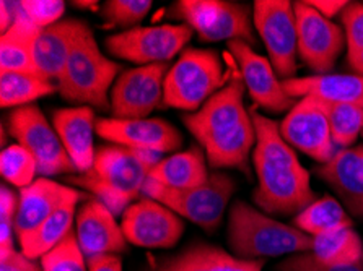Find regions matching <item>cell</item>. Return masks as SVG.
I'll list each match as a JSON object with an SVG mask.
<instances>
[{
  "instance_id": "1",
  "label": "cell",
  "mask_w": 363,
  "mask_h": 271,
  "mask_svg": "<svg viewBox=\"0 0 363 271\" xmlns=\"http://www.w3.org/2000/svg\"><path fill=\"white\" fill-rule=\"evenodd\" d=\"M245 81L235 64L230 79L196 113L186 114L184 125L203 148L212 168H236L250 173L247 163L256 145V129L245 106Z\"/></svg>"
},
{
  "instance_id": "2",
  "label": "cell",
  "mask_w": 363,
  "mask_h": 271,
  "mask_svg": "<svg viewBox=\"0 0 363 271\" xmlns=\"http://www.w3.org/2000/svg\"><path fill=\"white\" fill-rule=\"evenodd\" d=\"M256 129V145L252 149V164L257 175V189L252 200L264 213L290 217L311 204L316 198L311 189L310 173L303 168L295 149L284 140L280 124L250 109Z\"/></svg>"
},
{
  "instance_id": "3",
  "label": "cell",
  "mask_w": 363,
  "mask_h": 271,
  "mask_svg": "<svg viewBox=\"0 0 363 271\" xmlns=\"http://www.w3.org/2000/svg\"><path fill=\"white\" fill-rule=\"evenodd\" d=\"M160 161V153L106 145L96 149L90 171L69 180L91 192L116 217L139 198L152 168Z\"/></svg>"
},
{
  "instance_id": "4",
  "label": "cell",
  "mask_w": 363,
  "mask_h": 271,
  "mask_svg": "<svg viewBox=\"0 0 363 271\" xmlns=\"http://www.w3.org/2000/svg\"><path fill=\"white\" fill-rule=\"evenodd\" d=\"M228 246L233 257L256 260L313 252L315 239L251 204L235 202L228 217Z\"/></svg>"
},
{
  "instance_id": "5",
  "label": "cell",
  "mask_w": 363,
  "mask_h": 271,
  "mask_svg": "<svg viewBox=\"0 0 363 271\" xmlns=\"http://www.w3.org/2000/svg\"><path fill=\"white\" fill-rule=\"evenodd\" d=\"M119 70L123 67L104 57L91 28L82 21L62 75L57 80L59 95L67 103L106 110L111 108L109 88Z\"/></svg>"
},
{
  "instance_id": "6",
  "label": "cell",
  "mask_w": 363,
  "mask_h": 271,
  "mask_svg": "<svg viewBox=\"0 0 363 271\" xmlns=\"http://www.w3.org/2000/svg\"><path fill=\"white\" fill-rule=\"evenodd\" d=\"M230 71L212 49L189 47L168 70L163 85V103L169 108L196 113L227 85Z\"/></svg>"
},
{
  "instance_id": "7",
  "label": "cell",
  "mask_w": 363,
  "mask_h": 271,
  "mask_svg": "<svg viewBox=\"0 0 363 271\" xmlns=\"http://www.w3.org/2000/svg\"><path fill=\"white\" fill-rule=\"evenodd\" d=\"M233 192V179L223 173H213L206 184L186 190L169 189L155 180L147 179L142 190L145 197L160 202L181 218L192 221L208 232L222 223L223 213Z\"/></svg>"
},
{
  "instance_id": "8",
  "label": "cell",
  "mask_w": 363,
  "mask_h": 271,
  "mask_svg": "<svg viewBox=\"0 0 363 271\" xmlns=\"http://www.w3.org/2000/svg\"><path fill=\"white\" fill-rule=\"evenodd\" d=\"M176 18H181L201 41L240 40L252 46V15L247 5L228 0H179L173 5Z\"/></svg>"
},
{
  "instance_id": "9",
  "label": "cell",
  "mask_w": 363,
  "mask_h": 271,
  "mask_svg": "<svg viewBox=\"0 0 363 271\" xmlns=\"http://www.w3.org/2000/svg\"><path fill=\"white\" fill-rule=\"evenodd\" d=\"M252 21L279 79H295L298 28L294 4L289 0H256L252 4Z\"/></svg>"
},
{
  "instance_id": "10",
  "label": "cell",
  "mask_w": 363,
  "mask_h": 271,
  "mask_svg": "<svg viewBox=\"0 0 363 271\" xmlns=\"http://www.w3.org/2000/svg\"><path fill=\"white\" fill-rule=\"evenodd\" d=\"M9 132L18 145L33 153L41 175L77 173L56 129L48 122L36 104L15 108L9 114Z\"/></svg>"
},
{
  "instance_id": "11",
  "label": "cell",
  "mask_w": 363,
  "mask_h": 271,
  "mask_svg": "<svg viewBox=\"0 0 363 271\" xmlns=\"http://www.w3.org/2000/svg\"><path fill=\"white\" fill-rule=\"evenodd\" d=\"M192 31L188 25L135 26L106 40L108 52L114 57L142 65L168 64L191 41Z\"/></svg>"
},
{
  "instance_id": "12",
  "label": "cell",
  "mask_w": 363,
  "mask_h": 271,
  "mask_svg": "<svg viewBox=\"0 0 363 271\" xmlns=\"http://www.w3.org/2000/svg\"><path fill=\"white\" fill-rule=\"evenodd\" d=\"M298 28V57L316 75L331 74L345 44V35L333 20L324 18L308 2H294Z\"/></svg>"
},
{
  "instance_id": "13",
  "label": "cell",
  "mask_w": 363,
  "mask_h": 271,
  "mask_svg": "<svg viewBox=\"0 0 363 271\" xmlns=\"http://www.w3.org/2000/svg\"><path fill=\"white\" fill-rule=\"evenodd\" d=\"M168 64H152L124 70L109 93L114 119H147L163 103Z\"/></svg>"
},
{
  "instance_id": "14",
  "label": "cell",
  "mask_w": 363,
  "mask_h": 271,
  "mask_svg": "<svg viewBox=\"0 0 363 271\" xmlns=\"http://www.w3.org/2000/svg\"><path fill=\"white\" fill-rule=\"evenodd\" d=\"M280 134L291 148L300 149L321 164L331 161L339 151L333 142L321 101L315 96H305L296 101L280 122Z\"/></svg>"
},
{
  "instance_id": "15",
  "label": "cell",
  "mask_w": 363,
  "mask_h": 271,
  "mask_svg": "<svg viewBox=\"0 0 363 271\" xmlns=\"http://www.w3.org/2000/svg\"><path fill=\"white\" fill-rule=\"evenodd\" d=\"M121 228L130 244L147 248H172L184 232L179 214L160 202L144 197L123 213Z\"/></svg>"
},
{
  "instance_id": "16",
  "label": "cell",
  "mask_w": 363,
  "mask_h": 271,
  "mask_svg": "<svg viewBox=\"0 0 363 271\" xmlns=\"http://www.w3.org/2000/svg\"><path fill=\"white\" fill-rule=\"evenodd\" d=\"M228 51L235 64L238 65L255 106L274 114L290 113L296 104V99L289 96L284 90L282 81H279L272 64L252 51V47L245 41H228Z\"/></svg>"
},
{
  "instance_id": "17",
  "label": "cell",
  "mask_w": 363,
  "mask_h": 271,
  "mask_svg": "<svg viewBox=\"0 0 363 271\" xmlns=\"http://www.w3.org/2000/svg\"><path fill=\"white\" fill-rule=\"evenodd\" d=\"M96 135L113 145L160 154L173 153L183 145L178 129L163 119H98Z\"/></svg>"
},
{
  "instance_id": "18",
  "label": "cell",
  "mask_w": 363,
  "mask_h": 271,
  "mask_svg": "<svg viewBox=\"0 0 363 271\" xmlns=\"http://www.w3.org/2000/svg\"><path fill=\"white\" fill-rule=\"evenodd\" d=\"M75 234L86 258L125 252L128 239L114 214L98 198H88L77 212Z\"/></svg>"
},
{
  "instance_id": "19",
  "label": "cell",
  "mask_w": 363,
  "mask_h": 271,
  "mask_svg": "<svg viewBox=\"0 0 363 271\" xmlns=\"http://www.w3.org/2000/svg\"><path fill=\"white\" fill-rule=\"evenodd\" d=\"M18 197L20 203L15 218V234L18 239L35 231L64 204L88 200L82 192L60 185L48 177H40L31 185L20 189Z\"/></svg>"
},
{
  "instance_id": "20",
  "label": "cell",
  "mask_w": 363,
  "mask_h": 271,
  "mask_svg": "<svg viewBox=\"0 0 363 271\" xmlns=\"http://www.w3.org/2000/svg\"><path fill=\"white\" fill-rule=\"evenodd\" d=\"M52 124L77 168V173L84 174L90 171L96 154L93 146V135L96 132V117L93 109L90 106L57 109L52 114Z\"/></svg>"
},
{
  "instance_id": "21",
  "label": "cell",
  "mask_w": 363,
  "mask_h": 271,
  "mask_svg": "<svg viewBox=\"0 0 363 271\" xmlns=\"http://www.w3.org/2000/svg\"><path fill=\"white\" fill-rule=\"evenodd\" d=\"M342 200L349 214L363 218V146L339 149L335 156L316 169Z\"/></svg>"
},
{
  "instance_id": "22",
  "label": "cell",
  "mask_w": 363,
  "mask_h": 271,
  "mask_svg": "<svg viewBox=\"0 0 363 271\" xmlns=\"http://www.w3.org/2000/svg\"><path fill=\"white\" fill-rule=\"evenodd\" d=\"M284 90L291 98L315 96L324 101L350 104L363 109V76L360 75H311L282 81Z\"/></svg>"
},
{
  "instance_id": "23",
  "label": "cell",
  "mask_w": 363,
  "mask_h": 271,
  "mask_svg": "<svg viewBox=\"0 0 363 271\" xmlns=\"http://www.w3.org/2000/svg\"><path fill=\"white\" fill-rule=\"evenodd\" d=\"M80 25V20L65 18L41 30L35 46V60L43 79L49 81L60 79Z\"/></svg>"
},
{
  "instance_id": "24",
  "label": "cell",
  "mask_w": 363,
  "mask_h": 271,
  "mask_svg": "<svg viewBox=\"0 0 363 271\" xmlns=\"http://www.w3.org/2000/svg\"><path fill=\"white\" fill-rule=\"evenodd\" d=\"M40 33L41 28L33 25L20 8L13 26L0 38V74L20 71L41 76L35 60V46Z\"/></svg>"
},
{
  "instance_id": "25",
  "label": "cell",
  "mask_w": 363,
  "mask_h": 271,
  "mask_svg": "<svg viewBox=\"0 0 363 271\" xmlns=\"http://www.w3.org/2000/svg\"><path fill=\"white\" fill-rule=\"evenodd\" d=\"M207 164L203 151L199 148H192L188 151L174 153L173 156L163 158L155 164L148 174V179L158 182L169 189H194L206 184L208 180Z\"/></svg>"
},
{
  "instance_id": "26",
  "label": "cell",
  "mask_w": 363,
  "mask_h": 271,
  "mask_svg": "<svg viewBox=\"0 0 363 271\" xmlns=\"http://www.w3.org/2000/svg\"><path fill=\"white\" fill-rule=\"evenodd\" d=\"M77 203H67L60 207L56 213L51 214L35 231L20 237L21 253L30 260L43 258L49 250H52L60 241L69 236L75 218Z\"/></svg>"
},
{
  "instance_id": "27",
  "label": "cell",
  "mask_w": 363,
  "mask_h": 271,
  "mask_svg": "<svg viewBox=\"0 0 363 271\" xmlns=\"http://www.w3.org/2000/svg\"><path fill=\"white\" fill-rule=\"evenodd\" d=\"M294 226L310 237H320L329 232L352 228L347 209L335 198L324 195L296 214Z\"/></svg>"
},
{
  "instance_id": "28",
  "label": "cell",
  "mask_w": 363,
  "mask_h": 271,
  "mask_svg": "<svg viewBox=\"0 0 363 271\" xmlns=\"http://www.w3.org/2000/svg\"><path fill=\"white\" fill-rule=\"evenodd\" d=\"M56 91H59V88L43 76L20 74V71L0 74V106L4 109L28 106L36 99Z\"/></svg>"
},
{
  "instance_id": "29",
  "label": "cell",
  "mask_w": 363,
  "mask_h": 271,
  "mask_svg": "<svg viewBox=\"0 0 363 271\" xmlns=\"http://www.w3.org/2000/svg\"><path fill=\"white\" fill-rule=\"evenodd\" d=\"M313 239H315V246L311 253L318 262L329 267H347V265L362 262V239L352 228L329 232V234L313 237Z\"/></svg>"
},
{
  "instance_id": "30",
  "label": "cell",
  "mask_w": 363,
  "mask_h": 271,
  "mask_svg": "<svg viewBox=\"0 0 363 271\" xmlns=\"http://www.w3.org/2000/svg\"><path fill=\"white\" fill-rule=\"evenodd\" d=\"M320 101L328 117L335 148H350L357 137L363 134V109L350 106V104L324 101V99H320Z\"/></svg>"
},
{
  "instance_id": "31",
  "label": "cell",
  "mask_w": 363,
  "mask_h": 271,
  "mask_svg": "<svg viewBox=\"0 0 363 271\" xmlns=\"http://www.w3.org/2000/svg\"><path fill=\"white\" fill-rule=\"evenodd\" d=\"M227 255L222 248L199 244L167 260L155 271H225Z\"/></svg>"
},
{
  "instance_id": "32",
  "label": "cell",
  "mask_w": 363,
  "mask_h": 271,
  "mask_svg": "<svg viewBox=\"0 0 363 271\" xmlns=\"http://www.w3.org/2000/svg\"><path fill=\"white\" fill-rule=\"evenodd\" d=\"M0 171H2L4 179L18 189L31 185L36 180V174H40L36 158L33 156L30 149L18 145V143L2 149Z\"/></svg>"
},
{
  "instance_id": "33",
  "label": "cell",
  "mask_w": 363,
  "mask_h": 271,
  "mask_svg": "<svg viewBox=\"0 0 363 271\" xmlns=\"http://www.w3.org/2000/svg\"><path fill=\"white\" fill-rule=\"evenodd\" d=\"M41 268L43 271H88L86 257L79 246L75 231H70L65 239L41 258Z\"/></svg>"
},
{
  "instance_id": "34",
  "label": "cell",
  "mask_w": 363,
  "mask_h": 271,
  "mask_svg": "<svg viewBox=\"0 0 363 271\" xmlns=\"http://www.w3.org/2000/svg\"><path fill=\"white\" fill-rule=\"evenodd\" d=\"M150 0H109L103 7L104 28H125L139 25L152 8ZM135 28V26H134Z\"/></svg>"
},
{
  "instance_id": "35",
  "label": "cell",
  "mask_w": 363,
  "mask_h": 271,
  "mask_svg": "<svg viewBox=\"0 0 363 271\" xmlns=\"http://www.w3.org/2000/svg\"><path fill=\"white\" fill-rule=\"evenodd\" d=\"M20 8L33 25L44 30L62 20L65 4L60 0H20Z\"/></svg>"
},
{
  "instance_id": "36",
  "label": "cell",
  "mask_w": 363,
  "mask_h": 271,
  "mask_svg": "<svg viewBox=\"0 0 363 271\" xmlns=\"http://www.w3.org/2000/svg\"><path fill=\"white\" fill-rule=\"evenodd\" d=\"M344 26L347 55L357 54L363 49V4H350L340 13Z\"/></svg>"
},
{
  "instance_id": "37",
  "label": "cell",
  "mask_w": 363,
  "mask_h": 271,
  "mask_svg": "<svg viewBox=\"0 0 363 271\" xmlns=\"http://www.w3.org/2000/svg\"><path fill=\"white\" fill-rule=\"evenodd\" d=\"M276 271H363V265L360 262L357 265H347V267H329L318 262L311 252H306L285 258L277 265Z\"/></svg>"
},
{
  "instance_id": "38",
  "label": "cell",
  "mask_w": 363,
  "mask_h": 271,
  "mask_svg": "<svg viewBox=\"0 0 363 271\" xmlns=\"http://www.w3.org/2000/svg\"><path fill=\"white\" fill-rule=\"evenodd\" d=\"M0 271H43V268L21 252H13L9 257L0 258Z\"/></svg>"
},
{
  "instance_id": "39",
  "label": "cell",
  "mask_w": 363,
  "mask_h": 271,
  "mask_svg": "<svg viewBox=\"0 0 363 271\" xmlns=\"http://www.w3.org/2000/svg\"><path fill=\"white\" fill-rule=\"evenodd\" d=\"M18 203L20 197H16L15 192L10 190L7 185H2V189H0V221L15 223Z\"/></svg>"
},
{
  "instance_id": "40",
  "label": "cell",
  "mask_w": 363,
  "mask_h": 271,
  "mask_svg": "<svg viewBox=\"0 0 363 271\" xmlns=\"http://www.w3.org/2000/svg\"><path fill=\"white\" fill-rule=\"evenodd\" d=\"M308 4L328 20H331L337 15L340 16L344 8L349 5L347 0H308Z\"/></svg>"
},
{
  "instance_id": "41",
  "label": "cell",
  "mask_w": 363,
  "mask_h": 271,
  "mask_svg": "<svg viewBox=\"0 0 363 271\" xmlns=\"http://www.w3.org/2000/svg\"><path fill=\"white\" fill-rule=\"evenodd\" d=\"M88 271H123V262L118 255H100L86 258Z\"/></svg>"
},
{
  "instance_id": "42",
  "label": "cell",
  "mask_w": 363,
  "mask_h": 271,
  "mask_svg": "<svg viewBox=\"0 0 363 271\" xmlns=\"http://www.w3.org/2000/svg\"><path fill=\"white\" fill-rule=\"evenodd\" d=\"M18 13L20 2H7V0H4L0 4V16H2V20H0V30H2V35L13 26L15 20L18 18Z\"/></svg>"
},
{
  "instance_id": "43",
  "label": "cell",
  "mask_w": 363,
  "mask_h": 271,
  "mask_svg": "<svg viewBox=\"0 0 363 271\" xmlns=\"http://www.w3.org/2000/svg\"><path fill=\"white\" fill-rule=\"evenodd\" d=\"M262 260H243L233 255H227L225 271H262Z\"/></svg>"
},
{
  "instance_id": "44",
  "label": "cell",
  "mask_w": 363,
  "mask_h": 271,
  "mask_svg": "<svg viewBox=\"0 0 363 271\" xmlns=\"http://www.w3.org/2000/svg\"><path fill=\"white\" fill-rule=\"evenodd\" d=\"M349 57V65L352 67V70L355 71V75L363 76V49L357 54L347 55Z\"/></svg>"
},
{
  "instance_id": "45",
  "label": "cell",
  "mask_w": 363,
  "mask_h": 271,
  "mask_svg": "<svg viewBox=\"0 0 363 271\" xmlns=\"http://www.w3.org/2000/svg\"><path fill=\"white\" fill-rule=\"evenodd\" d=\"M74 5L77 7H85V8H91V10H96L98 7V2H74Z\"/></svg>"
},
{
  "instance_id": "46",
  "label": "cell",
  "mask_w": 363,
  "mask_h": 271,
  "mask_svg": "<svg viewBox=\"0 0 363 271\" xmlns=\"http://www.w3.org/2000/svg\"><path fill=\"white\" fill-rule=\"evenodd\" d=\"M362 265H363V257H362Z\"/></svg>"
}]
</instances>
